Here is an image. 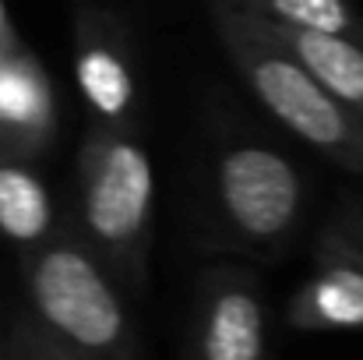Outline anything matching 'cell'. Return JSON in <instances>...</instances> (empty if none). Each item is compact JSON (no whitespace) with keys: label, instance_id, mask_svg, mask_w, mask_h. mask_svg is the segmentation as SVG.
Listing matches in <instances>:
<instances>
[{"label":"cell","instance_id":"5b68a950","mask_svg":"<svg viewBox=\"0 0 363 360\" xmlns=\"http://www.w3.org/2000/svg\"><path fill=\"white\" fill-rule=\"evenodd\" d=\"M268 300L254 268L216 261L194 283L184 360H272Z\"/></svg>","mask_w":363,"mask_h":360},{"label":"cell","instance_id":"5bb4252c","mask_svg":"<svg viewBox=\"0 0 363 360\" xmlns=\"http://www.w3.org/2000/svg\"><path fill=\"white\" fill-rule=\"evenodd\" d=\"M18 46H21V36H18V28H14V21H11L4 0H0V57H7V53L18 50Z\"/></svg>","mask_w":363,"mask_h":360},{"label":"cell","instance_id":"2e32d148","mask_svg":"<svg viewBox=\"0 0 363 360\" xmlns=\"http://www.w3.org/2000/svg\"><path fill=\"white\" fill-rule=\"evenodd\" d=\"M4 360H18V354L11 350V343H7V357H4Z\"/></svg>","mask_w":363,"mask_h":360},{"label":"cell","instance_id":"6da1fadb","mask_svg":"<svg viewBox=\"0 0 363 360\" xmlns=\"http://www.w3.org/2000/svg\"><path fill=\"white\" fill-rule=\"evenodd\" d=\"M21 318L67 360H141L130 293L71 227L21 251Z\"/></svg>","mask_w":363,"mask_h":360},{"label":"cell","instance_id":"30bf717a","mask_svg":"<svg viewBox=\"0 0 363 360\" xmlns=\"http://www.w3.org/2000/svg\"><path fill=\"white\" fill-rule=\"evenodd\" d=\"M272 28V25H268ZM279 39L303 60V67L321 82V89L342 103L350 114L363 120V43L346 36L325 32H296V28H272Z\"/></svg>","mask_w":363,"mask_h":360},{"label":"cell","instance_id":"7c38bea8","mask_svg":"<svg viewBox=\"0 0 363 360\" xmlns=\"http://www.w3.org/2000/svg\"><path fill=\"white\" fill-rule=\"evenodd\" d=\"M321 234L332 240V244H339L346 254H353L357 265L363 268V202H357V198L339 202V209L328 216V223L321 227Z\"/></svg>","mask_w":363,"mask_h":360},{"label":"cell","instance_id":"9a60e30c","mask_svg":"<svg viewBox=\"0 0 363 360\" xmlns=\"http://www.w3.org/2000/svg\"><path fill=\"white\" fill-rule=\"evenodd\" d=\"M7 357V322H4V304H0V360Z\"/></svg>","mask_w":363,"mask_h":360},{"label":"cell","instance_id":"7a4b0ae2","mask_svg":"<svg viewBox=\"0 0 363 360\" xmlns=\"http://www.w3.org/2000/svg\"><path fill=\"white\" fill-rule=\"evenodd\" d=\"M216 39L254 99L303 145L363 177V120L335 103L303 60L237 0H205Z\"/></svg>","mask_w":363,"mask_h":360},{"label":"cell","instance_id":"277c9868","mask_svg":"<svg viewBox=\"0 0 363 360\" xmlns=\"http://www.w3.org/2000/svg\"><path fill=\"white\" fill-rule=\"evenodd\" d=\"M307 184L296 163L268 141L219 145L208 173V240L223 251L279 258L303 223Z\"/></svg>","mask_w":363,"mask_h":360},{"label":"cell","instance_id":"3957f363","mask_svg":"<svg viewBox=\"0 0 363 360\" xmlns=\"http://www.w3.org/2000/svg\"><path fill=\"white\" fill-rule=\"evenodd\" d=\"M71 230L130 297L148 286L155 234V170L138 127L89 124L78 148V205Z\"/></svg>","mask_w":363,"mask_h":360},{"label":"cell","instance_id":"9c48e42d","mask_svg":"<svg viewBox=\"0 0 363 360\" xmlns=\"http://www.w3.org/2000/svg\"><path fill=\"white\" fill-rule=\"evenodd\" d=\"M60 230L53 195L28 159L0 156V237L18 251H32Z\"/></svg>","mask_w":363,"mask_h":360},{"label":"cell","instance_id":"4fadbf2b","mask_svg":"<svg viewBox=\"0 0 363 360\" xmlns=\"http://www.w3.org/2000/svg\"><path fill=\"white\" fill-rule=\"evenodd\" d=\"M7 343H11V350L18 354V360H67L64 354H57L46 339H39L35 329H32L21 315L7 325Z\"/></svg>","mask_w":363,"mask_h":360},{"label":"cell","instance_id":"52a82bcc","mask_svg":"<svg viewBox=\"0 0 363 360\" xmlns=\"http://www.w3.org/2000/svg\"><path fill=\"white\" fill-rule=\"evenodd\" d=\"M57 92L43 60L21 43L0 57V156L43 159L57 141Z\"/></svg>","mask_w":363,"mask_h":360},{"label":"cell","instance_id":"8fae6325","mask_svg":"<svg viewBox=\"0 0 363 360\" xmlns=\"http://www.w3.org/2000/svg\"><path fill=\"white\" fill-rule=\"evenodd\" d=\"M237 4L272 28L325 32L363 43V14L353 0H237Z\"/></svg>","mask_w":363,"mask_h":360},{"label":"cell","instance_id":"8992f818","mask_svg":"<svg viewBox=\"0 0 363 360\" xmlns=\"http://www.w3.org/2000/svg\"><path fill=\"white\" fill-rule=\"evenodd\" d=\"M74 78L89 124L138 127L141 78L130 28L103 0H78L74 7Z\"/></svg>","mask_w":363,"mask_h":360},{"label":"cell","instance_id":"ba28073f","mask_svg":"<svg viewBox=\"0 0 363 360\" xmlns=\"http://www.w3.org/2000/svg\"><path fill=\"white\" fill-rule=\"evenodd\" d=\"M286 322L296 332H360L363 329V268L353 254L318 234L314 268L289 293Z\"/></svg>","mask_w":363,"mask_h":360}]
</instances>
